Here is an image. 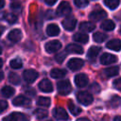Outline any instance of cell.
Segmentation results:
<instances>
[{
    "mask_svg": "<svg viewBox=\"0 0 121 121\" xmlns=\"http://www.w3.org/2000/svg\"><path fill=\"white\" fill-rule=\"evenodd\" d=\"M66 53H72V54H82L83 48L80 45H78L76 43H70L65 48Z\"/></svg>",
    "mask_w": 121,
    "mask_h": 121,
    "instance_id": "5bb4252c",
    "label": "cell"
},
{
    "mask_svg": "<svg viewBox=\"0 0 121 121\" xmlns=\"http://www.w3.org/2000/svg\"><path fill=\"white\" fill-rule=\"evenodd\" d=\"M2 53V49H1V47H0V54Z\"/></svg>",
    "mask_w": 121,
    "mask_h": 121,
    "instance_id": "c3c4849f",
    "label": "cell"
},
{
    "mask_svg": "<svg viewBox=\"0 0 121 121\" xmlns=\"http://www.w3.org/2000/svg\"><path fill=\"white\" fill-rule=\"evenodd\" d=\"M21 38H22V32H21L20 29H17V28L12 29V30L9 31V34H8V39H9L10 42H12V43H17V42H19V41L21 40Z\"/></svg>",
    "mask_w": 121,
    "mask_h": 121,
    "instance_id": "8fae6325",
    "label": "cell"
},
{
    "mask_svg": "<svg viewBox=\"0 0 121 121\" xmlns=\"http://www.w3.org/2000/svg\"><path fill=\"white\" fill-rule=\"evenodd\" d=\"M50 75L53 78H61L66 75V71L60 68H54L51 70Z\"/></svg>",
    "mask_w": 121,
    "mask_h": 121,
    "instance_id": "d6986e66",
    "label": "cell"
},
{
    "mask_svg": "<svg viewBox=\"0 0 121 121\" xmlns=\"http://www.w3.org/2000/svg\"><path fill=\"white\" fill-rule=\"evenodd\" d=\"M44 48H45V51L47 53H55V52L59 51L61 48V43L58 40L49 41V42H47L45 43Z\"/></svg>",
    "mask_w": 121,
    "mask_h": 121,
    "instance_id": "3957f363",
    "label": "cell"
},
{
    "mask_svg": "<svg viewBox=\"0 0 121 121\" xmlns=\"http://www.w3.org/2000/svg\"><path fill=\"white\" fill-rule=\"evenodd\" d=\"M10 8H11V9H13V10H18V9H21V4H20V3H18V2L11 3Z\"/></svg>",
    "mask_w": 121,
    "mask_h": 121,
    "instance_id": "f35d334b",
    "label": "cell"
},
{
    "mask_svg": "<svg viewBox=\"0 0 121 121\" xmlns=\"http://www.w3.org/2000/svg\"><path fill=\"white\" fill-rule=\"evenodd\" d=\"M113 121H121V116H116V117H114Z\"/></svg>",
    "mask_w": 121,
    "mask_h": 121,
    "instance_id": "ee69618b",
    "label": "cell"
},
{
    "mask_svg": "<svg viewBox=\"0 0 121 121\" xmlns=\"http://www.w3.org/2000/svg\"><path fill=\"white\" fill-rule=\"evenodd\" d=\"M3 121H29L27 115L21 113V112H12L6 116Z\"/></svg>",
    "mask_w": 121,
    "mask_h": 121,
    "instance_id": "277c9868",
    "label": "cell"
},
{
    "mask_svg": "<svg viewBox=\"0 0 121 121\" xmlns=\"http://www.w3.org/2000/svg\"><path fill=\"white\" fill-rule=\"evenodd\" d=\"M30 104V100L26 97L25 95H19L13 99V105L14 106H26Z\"/></svg>",
    "mask_w": 121,
    "mask_h": 121,
    "instance_id": "2e32d148",
    "label": "cell"
},
{
    "mask_svg": "<svg viewBox=\"0 0 121 121\" xmlns=\"http://www.w3.org/2000/svg\"><path fill=\"white\" fill-rule=\"evenodd\" d=\"M14 94V89L10 86H5L2 89V95L5 97H10Z\"/></svg>",
    "mask_w": 121,
    "mask_h": 121,
    "instance_id": "83f0119b",
    "label": "cell"
},
{
    "mask_svg": "<svg viewBox=\"0 0 121 121\" xmlns=\"http://www.w3.org/2000/svg\"><path fill=\"white\" fill-rule=\"evenodd\" d=\"M99 51H100V47H98V46H91L89 48L88 52H87V57L89 59H91V60H94L98 55Z\"/></svg>",
    "mask_w": 121,
    "mask_h": 121,
    "instance_id": "44dd1931",
    "label": "cell"
},
{
    "mask_svg": "<svg viewBox=\"0 0 121 121\" xmlns=\"http://www.w3.org/2000/svg\"><path fill=\"white\" fill-rule=\"evenodd\" d=\"M70 12H71V7H70L69 3L66 1H62L57 8V14L58 15L64 16V15H68Z\"/></svg>",
    "mask_w": 121,
    "mask_h": 121,
    "instance_id": "8992f818",
    "label": "cell"
},
{
    "mask_svg": "<svg viewBox=\"0 0 121 121\" xmlns=\"http://www.w3.org/2000/svg\"><path fill=\"white\" fill-rule=\"evenodd\" d=\"M115 25L112 20H105L102 24H101V28L106 30V31H111L114 28Z\"/></svg>",
    "mask_w": 121,
    "mask_h": 121,
    "instance_id": "d4e9b609",
    "label": "cell"
},
{
    "mask_svg": "<svg viewBox=\"0 0 121 121\" xmlns=\"http://www.w3.org/2000/svg\"><path fill=\"white\" fill-rule=\"evenodd\" d=\"M9 65H10V67L13 68V69H19V68L22 67V60H21L20 59H18V58L13 59V60H10Z\"/></svg>",
    "mask_w": 121,
    "mask_h": 121,
    "instance_id": "1f68e13d",
    "label": "cell"
},
{
    "mask_svg": "<svg viewBox=\"0 0 121 121\" xmlns=\"http://www.w3.org/2000/svg\"><path fill=\"white\" fill-rule=\"evenodd\" d=\"M118 73H119V68L117 66H112V67H109L104 70V74L109 78L116 76Z\"/></svg>",
    "mask_w": 121,
    "mask_h": 121,
    "instance_id": "603a6c76",
    "label": "cell"
},
{
    "mask_svg": "<svg viewBox=\"0 0 121 121\" xmlns=\"http://www.w3.org/2000/svg\"><path fill=\"white\" fill-rule=\"evenodd\" d=\"M77 121H90L88 118H78Z\"/></svg>",
    "mask_w": 121,
    "mask_h": 121,
    "instance_id": "7bdbcfd3",
    "label": "cell"
},
{
    "mask_svg": "<svg viewBox=\"0 0 121 121\" xmlns=\"http://www.w3.org/2000/svg\"><path fill=\"white\" fill-rule=\"evenodd\" d=\"M73 40L75 42H78V43H86L89 40V37L87 34L85 33H76L74 36H73Z\"/></svg>",
    "mask_w": 121,
    "mask_h": 121,
    "instance_id": "ffe728a7",
    "label": "cell"
},
{
    "mask_svg": "<svg viewBox=\"0 0 121 121\" xmlns=\"http://www.w3.org/2000/svg\"><path fill=\"white\" fill-rule=\"evenodd\" d=\"M3 30H4V28H3V26H0V36H1V34H2V32H3Z\"/></svg>",
    "mask_w": 121,
    "mask_h": 121,
    "instance_id": "bcb514c9",
    "label": "cell"
},
{
    "mask_svg": "<svg viewBox=\"0 0 121 121\" xmlns=\"http://www.w3.org/2000/svg\"><path fill=\"white\" fill-rule=\"evenodd\" d=\"M65 56H66V52H60V54H58V55H56V57H55V60L58 61V62H62L63 61V60L65 59Z\"/></svg>",
    "mask_w": 121,
    "mask_h": 121,
    "instance_id": "e575fe53",
    "label": "cell"
},
{
    "mask_svg": "<svg viewBox=\"0 0 121 121\" xmlns=\"http://www.w3.org/2000/svg\"><path fill=\"white\" fill-rule=\"evenodd\" d=\"M37 104L39 106H42V107H49L50 106V98L44 97V96H41V97L38 98Z\"/></svg>",
    "mask_w": 121,
    "mask_h": 121,
    "instance_id": "4316f807",
    "label": "cell"
},
{
    "mask_svg": "<svg viewBox=\"0 0 121 121\" xmlns=\"http://www.w3.org/2000/svg\"><path fill=\"white\" fill-rule=\"evenodd\" d=\"M39 74L37 71H35L34 69H27V70H25L24 73H23V78L27 82V83H32L34 82L37 78H38Z\"/></svg>",
    "mask_w": 121,
    "mask_h": 121,
    "instance_id": "5b68a950",
    "label": "cell"
},
{
    "mask_svg": "<svg viewBox=\"0 0 121 121\" xmlns=\"http://www.w3.org/2000/svg\"><path fill=\"white\" fill-rule=\"evenodd\" d=\"M119 102H120V98H119L118 96H113V97L111 99V101H110V104H111V106L116 107V106H118Z\"/></svg>",
    "mask_w": 121,
    "mask_h": 121,
    "instance_id": "d590c367",
    "label": "cell"
},
{
    "mask_svg": "<svg viewBox=\"0 0 121 121\" xmlns=\"http://www.w3.org/2000/svg\"><path fill=\"white\" fill-rule=\"evenodd\" d=\"M93 39L96 43H103L105 41V39H106V35L101 33V32H95L93 35Z\"/></svg>",
    "mask_w": 121,
    "mask_h": 121,
    "instance_id": "f546056e",
    "label": "cell"
},
{
    "mask_svg": "<svg viewBox=\"0 0 121 121\" xmlns=\"http://www.w3.org/2000/svg\"><path fill=\"white\" fill-rule=\"evenodd\" d=\"M84 64V61L80 59H71L68 63H67V66L69 69L73 70V71H76V70H78L80 69Z\"/></svg>",
    "mask_w": 121,
    "mask_h": 121,
    "instance_id": "9c48e42d",
    "label": "cell"
},
{
    "mask_svg": "<svg viewBox=\"0 0 121 121\" xmlns=\"http://www.w3.org/2000/svg\"><path fill=\"white\" fill-rule=\"evenodd\" d=\"M53 116L57 120H66V119H68V113L62 108H55L53 110Z\"/></svg>",
    "mask_w": 121,
    "mask_h": 121,
    "instance_id": "30bf717a",
    "label": "cell"
},
{
    "mask_svg": "<svg viewBox=\"0 0 121 121\" xmlns=\"http://www.w3.org/2000/svg\"><path fill=\"white\" fill-rule=\"evenodd\" d=\"M117 60V58L116 56L114 55H112L110 53H105L103 54L101 57H100V62L104 65L106 64H111V63H113Z\"/></svg>",
    "mask_w": 121,
    "mask_h": 121,
    "instance_id": "7c38bea8",
    "label": "cell"
},
{
    "mask_svg": "<svg viewBox=\"0 0 121 121\" xmlns=\"http://www.w3.org/2000/svg\"><path fill=\"white\" fill-rule=\"evenodd\" d=\"M120 0H104V4L111 9H114L119 6Z\"/></svg>",
    "mask_w": 121,
    "mask_h": 121,
    "instance_id": "484cf974",
    "label": "cell"
},
{
    "mask_svg": "<svg viewBox=\"0 0 121 121\" xmlns=\"http://www.w3.org/2000/svg\"><path fill=\"white\" fill-rule=\"evenodd\" d=\"M46 33L48 36H57L60 34V27L56 24H50L46 27Z\"/></svg>",
    "mask_w": 121,
    "mask_h": 121,
    "instance_id": "ac0fdd59",
    "label": "cell"
},
{
    "mask_svg": "<svg viewBox=\"0 0 121 121\" xmlns=\"http://www.w3.org/2000/svg\"><path fill=\"white\" fill-rule=\"evenodd\" d=\"M2 65H3V60H2L1 59H0V68L2 67Z\"/></svg>",
    "mask_w": 121,
    "mask_h": 121,
    "instance_id": "7dc6e473",
    "label": "cell"
},
{
    "mask_svg": "<svg viewBox=\"0 0 121 121\" xmlns=\"http://www.w3.org/2000/svg\"><path fill=\"white\" fill-rule=\"evenodd\" d=\"M77 98H78V101L79 103H81L82 105H84V106L90 105L94 100L93 95L88 92H79V93H78Z\"/></svg>",
    "mask_w": 121,
    "mask_h": 121,
    "instance_id": "7a4b0ae2",
    "label": "cell"
},
{
    "mask_svg": "<svg viewBox=\"0 0 121 121\" xmlns=\"http://www.w3.org/2000/svg\"><path fill=\"white\" fill-rule=\"evenodd\" d=\"M75 83L78 87H84L88 83V78L84 74H78L75 77Z\"/></svg>",
    "mask_w": 121,
    "mask_h": 121,
    "instance_id": "9a60e30c",
    "label": "cell"
},
{
    "mask_svg": "<svg viewBox=\"0 0 121 121\" xmlns=\"http://www.w3.org/2000/svg\"><path fill=\"white\" fill-rule=\"evenodd\" d=\"M106 16H107V12L105 10H103V9H96V10H94L93 12H91L89 17L93 21H99L101 19H104Z\"/></svg>",
    "mask_w": 121,
    "mask_h": 121,
    "instance_id": "4fadbf2b",
    "label": "cell"
},
{
    "mask_svg": "<svg viewBox=\"0 0 121 121\" xmlns=\"http://www.w3.org/2000/svg\"><path fill=\"white\" fill-rule=\"evenodd\" d=\"M39 89L44 93H51L53 91V85L49 79L43 78L39 83Z\"/></svg>",
    "mask_w": 121,
    "mask_h": 121,
    "instance_id": "ba28073f",
    "label": "cell"
},
{
    "mask_svg": "<svg viewBox=\"0 0 121 121\" xmlns=\"http://www.w3.org/2000/svg\"><path fill=\"white\" fill-rule=\"evenodd\" d=\"M3 78H4V73H3L2 71H0V81H1Z\"/></svg>",
    "mask_w": 121,
    "mask_h": 121,
    "instance_id": "f6af8a7d",
    "label": "cell"
},
{
    "mask_svg": "<svg viewBox=\"0 0 121 121\" xmlns=\"http://www.w3.org/2000/svg\"><path fill=\"white\" fill-rule=\"evenodd\" d=\"M34 114L37 118L39 119H43L44 117L47 116V111L46 110H43V109H37L34 111Z\"/></svg>",
    "mask_w": 121,
    "mask_h": 121,
    "instance_id": "f1b7e54d",
    "label": "cell"
},
{
    "mask_svg": "<svg viewBox=\"0 0 121 121\" xmlns=\"http://www.w3.org/2000/svg\"><path fill=\"white\" fill-rule=\"evenodd\" d=\"M57 1H58V0H44V2H45L47 5H49V6L54 5V4H55Z\"/></svg>",
    "mask_w": 121,
    "mask_h": 121,
    "instance_id": "60d3db41",
    "label": "cell"
},
{
    "mask_svg": "<svg viewBox=\"0 0 121 121\" xmlns=\"http://www.w3.org/2000/svg\"><path fill=\"white\" fill-rule=\"evenodd\" d=\"M74 2L78 8H85L88 6V0H74Z\"/></svg>",
    "mask_w": 121,
    "mask_h": 121,
    "instance_id": "836d02e7",
    "label": "cell"
},
{
    "mask_svg": "<svg viewBox=\"0 0 121 121\" xmlns=\"http://www.w3.org/2000/svg\"><path fill=\"white\" fill-rule=\"evenodd\" d=\"M76 25H77V20L73 16H68L62 21V26L64 27V29L68 31L73 30L76 27Z\"/></svg>",
    "mask_w": 121,
    "mask_h": 121,
    "instance_id": "52a82bcc",
    "label": "cell"
},
{
    "mask_svg": "<svg viewBox=\"0 0 121 121\" xmlns=\"http://www.w3.org/2000/svg\"><path fill=\"white\" fill-rule=\"evenodd\" d=\"M9 80L12 84H15V85H17V84L20 83V78H19V76L17 74H15V73H12V72L9 73Z\"/></svg>",
    "mask_w": 121,
    "mask_h": 121,
    "instance_id": "d6a6232c",
    "label": "cell"
},
{
    "mask_svg": "<svg viewBox=\"0 0 121 121\" xmlns=\"http://www.w3.org/2000/svg\"><path fill=\"white\" fill-rule=\"evenodd\" d=\"M68 110L73 115H78L81 112V109L78 106H76L72 101H68Z\"/></svg>",
    "mask_w": 121,
    "mask_h": 121,
    "instance_id": "cb8c5ba5",
    "label": "cell"
},
{
    "mask_svg": "<svg viewBox=\"0 0 121 121\" xmlns=\"http://www.w3.org/2000/svg\"><path fill=\"white\" fill-rule=\"evenodd\" d=\"M113 86L116 90L121 91V78H117L113 81Z\"/></svg>",
    "mask_w": 121,
    "mask_h": 121,
    "instance_id": "8d00e7d4",
    "label": "cell"
},
{
    "mask_svg": "<svg viewBox=\"0 0 121 121\" xmlns=\"http://www.w3.org/2000/svg\"><path fill=\"white\" fill-rule=\"evenodd\" d=\"M8 108V102L5 100H0V113L3 112Z\"/></svg>",
    "mask_w": 121,
    "mask_h": 121,
    "instance_id": "74e56055",
    "label": "cell"
},
{
    "mask_svg": "<svg viewBox=\"0 0 121 121\" xmlns=\"http://www.w3.org/2000/svg\"><path fill=\"white\" fill-rule=\"evenodd\" d=\"M57 89H58V92H59L60 95H68L71 92L72 87H71V84H70L69 80L63 79V80H60V81L58 82Z\"/></svg>",
    "mask_w": 121,
    "mask_h": 121,
    "instance_id": "6da1fadb",
    "label": "cell"
},
{
    "mask_svg": "<svg viewBox=\"0 0 121 121\" xmlns=\"http://www.w3.org/2000/svg\"><path fill=\"white\" fill-rule=\"evenodd\" d=\"M107 48L111 49V50H114V51H119L121 49V41L118 39H113L111 40L110 42L107 43L106 44Z\"/></svg>",
    "mask_w": 121,
    "mask_h": 121,
    "instance_id": "e0dca14e",
    "label": "cell"
},
{
    "mask_svg": "<svg viewBox=\"0 0 121 121\" xmlns=\"http://www.w3.org/2000/svg\"><path fill=\"white\" fill-rule=\"evenodd\" d=\"M95 27V26L93 23H90V22H83L79 25V29L83 30L85 32H90V31L94 30Z\"/></svg>",
    "mask_w": 121,
    "mask_h": 121,
    "instance_id": "7402d4cb",
    "label": "cell"
},
{
    "mask_svg": "<svg viewBox=\"0 0 121 121\" xmlns=\"http://www.w3.org/2000/svg\"><path fill=\"white\" fill-rule=\"evenodd\" d=\"M91 90L94 92V93H98L100 91V88H99V85L96 84V83H94L93 85H91Z\"/></svg>",
    "mask_w": 121,
    "mask_h": 121,
    "instance_id": "ab89813d",
    "label": "cell"
},
{
    "mask_svg": "<svg viewBox=\"0 0 121 121\" xmlns=\"http://www.w3.org/2000/svg\"><path fill=\"white\" fill-rule=\"evenodd\" d=\"M5 6V0H0V9H2Z\"/></svg>",
    "mask_w": 121,
    "mask_h": 121,
    "instance_id": "b9f144b4",
    "label": "cell"
},
{
    "mask_svg": "<svg viewBox=\"0 0 121 121\" xmlns=\"http://www.w3.org/2000/svg\"><path fill=\"white\" fill-rule=\"evenodd\" d=\"M4 19L9 24H14L17 21V16L13 13H5Z\"/></svg>",
    "mask_w": 121,
    "mask_h": 121,
    "instance_id": "4dcf8cb0",
    "label": "cell"
}]
</instances>
